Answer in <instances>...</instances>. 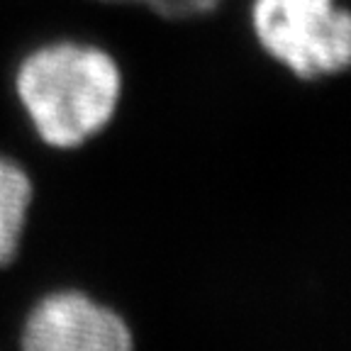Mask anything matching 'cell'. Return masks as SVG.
<instances>
[{
    "label": "cell",
    "instance_id": "5b68a950",
    "mask_svg": "<svg viewBox=\"0 0 351 351\" xmlns=\"http://www.w3.org/2000/svg\"><path fill=\"white\" fill-rule=\"evenodd\" d=\"M105 3H130V5H144L161 17H197L213 12L222 0H105Z\"/></svg>",
    "mask_w": 351,
    "mask_h": 351
},
{
    "label": "cell",
    "instance_id": "277c9868",
    "mask_svg": "<svg viewBox=\"0 0 351 351\" xmlns=\"http://www.w3.org/2000/svg\"><path fill=\"white\" fill-rule=\"evenodd\" d=\"M34 188L29 173L17 161L0 156V269L20 254Z\"/></svg>",
    "mask_w": 351,
    "mask_h": 351
},
{
    "label": "cell",
    "instance_id": "3957f363",
    "mask_svg": "<svg viewBox=\"0 0 351 351\" xmlns=\"http://www.w3.org/2000/svg\"><path fill=\"white\" fill-rule=\"evenodd\" d=\"M22 351H134V332L115 307L83 291H54L22 322Z\"/></svg>",
    "mask_w": 351,
    "mask_h": 351
},
{
    "label": "cell",
    "instance_id": "6da1fadb",
    "mask_svg": "<svg viewBox=\"0 0 351 351\" xmlns=\"http://www.w3.org/2000/svg\"><path fill=\"white\" fill-rule=\"evenodd\" d=\"M15 90L32 130L54 149H76L115 117L122 76L93 44L51 42L20 61Z\"/></svg>",
    "mask_w": 351,
    "mask_h": 351
},
{
    "label": "cell",
    "instance_id": "7a4b0ae2",
    "mask_svg": "<svg viewBox=\"0 0 351 351\" xmlns=\"http://www.w3.org/2000/svg\"><path fill=\"white\" fill-rule=\"evenodd\" d=\"M252 29L271 59L305 81L351 61V17L339 0H252Z\"/></svg>",
    "mask_w": 351,
    "mask_h": 351
}]
</instances>
